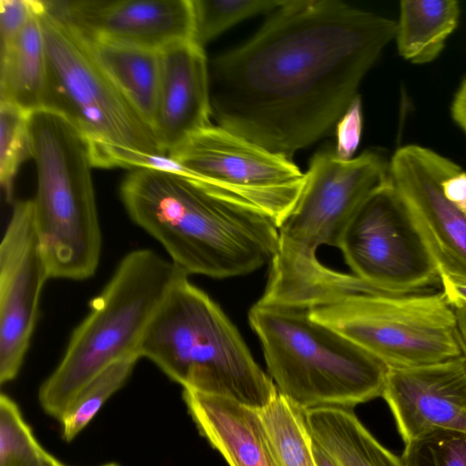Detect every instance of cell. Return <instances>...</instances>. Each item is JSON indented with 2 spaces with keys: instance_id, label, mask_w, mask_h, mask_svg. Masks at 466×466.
<instances>
[{
  "instance_id": "8fae6325",
  "label": "cell",
  "mask_w": 466,
  "mask_h": 466,
  "mask_svg": "<svg viewBox=\"0 0 466 466\" xmlns=\"http://www.w3.org/2000/svg\"><path fill=\"white\" fill-rule=\"evenodd\" d=\"M168 156L198 179L251 202L278 227L298 201L306 173L275 154L219 126L190 136Z\"/></svg>"
},
{
  "instance_id": "e575fe53",
  "label": "cell",
  "mask_w": 466,
  "mask_h": 466,
  "mask_svg": "<svg viewBox=\"0 0 466 466\" xmlns=\"http://www.w3.org/2000/svg\"><path fill=\"white\" fill-rule=\"evenodd\" d=\"M102 466H120V465L114 463V462H110V463L104 464Z\"/></svg>"
},
{
  "instance_id": "2e32d148",
  "label": "cell",
  "mask_w": 466,
  "mask_h": 466,
  "mask_svg": "<svg viewBox=\"0 0 466 466\" xmlns=\"http://www.w3.org/2000/svg\"><path fill=\"white\" fill-rule=\"evenodd\" d=\"M159 85L153 130L168 155L190 136L211 126L208 62L192 40L158 51Z\"/></svg>"
},
{
  "instance_id": "5b68a950",
  "label": "cell",
  "mask_w": 466,
  "mask_h": 466,
  "mask_svg": "<svg viewBox=\"0 0 466 466\" xmlns=\"http://www.w3.org/2000/svg\"><path fill=\"white\" fill-rule=\"evenodd\" d=\"M309 311L258 301L249 309L278 392L306 410L350 409L381 396L389 367Z\"/></svg>"
},
{
  "instance_id": "4dcf8cb0",
  "label": "cell",
  "mask_w": 466,
  "mask_h": 466,
  "mask_svg": "<svg viewBox=\"0 0 466 466\" xmlns=\"http://www.w3.org/2000/svg\"><path fill=\"white\" fill-rule=\"evenodd\" d=\"M451 113L453 121L466 134V77L461 82L453 97Z\"/></svg>"
},
{
  "instance_id": "7a4b0ae2",
  "label": "cell",
  "mask_w": 466,
  "mask_h": 466,
  "mask_svg": "<svg viewBox=\"0 0 466 466\" xmlns=\"http://www.w3.org/2000/svg\"><path fill=\"white\" fill-rule=\"evenodd\" d=\"M132 221L165 248L186 274L227 279L269 264L279 228L259 208L194 177L135 168L120 185Z\"/></svg>"
},
{
  "instance_id": "6da1fadb",
  "label": "cell",
  "mask_w": 466,
  "mask_h": 466,
  "mask_svg": "<svg viewBox=\"0 0 466 466\" xmlns=\"http://www.w3.org/2000/svg\"><path fill=\"white\" fill-rule=\"evenodd\" d=\"M395 33L396 21L339 0H285L208 63L211 116L292 160L339 122Z\"/></svg>"
},
{
  "instance_id": "f1b7e54d",
  "label": "cell",
  "mask_w": 466,
  "mask_h": 466,
  "mask_svg": "<svg viewBox=\"0 0 466 466\" xmlns=\"http://www.w3.org/2000/svg\"><path fill=\"white\" fill-rule=\"evenodd\" d=\"M361 126V106L357 96L337 123V145L334 152L339 157L352 158L360 142Z\"/></svg>"
},
{
  "instance_id": "1f68e13d",
  "label": "cell",
  "mask_w": 466,
  "mask_h": 466,
  "mask_svg": "<svg viewBox=\"0 0 466 466\" xmlns=\"http://www.w3.org/2000/svg\"><path fill=\"white\" fill-rule=\"evenodd\" d=\"M457 319V330L461 342L466 350V306L461 305L454 308Z\"/></svg>"
},
{
  "instance_id": "4316f807",
  "label": "cell",
  "mask_w": 466,
  "mask_h": 466,
  "mask_svg": "<svg viewBox=\"0 0 466 466\" xmlns=\"http://www.w3.org/2000/svg\"><path fill=\"white\" fill-rule=\"evenodd\" d=\"M404 466H466V432L437 429L405 443Z\"/></svg>"
},
{
  "instance_id": "44dd1931",
  "label": "cell",
  "mask_w": 466,
  "mask_h": 466,
  "mask_svg": "<svg viewBox=\"0 0 466 466\" xmlns=\"http://www.w3.org/2000/svg\"><path fill=\"white\" fill-rule=\"evenodd\" d=\"M460 14L456 0L400 1L394 37L400 56L413 64L433 61L456 29Z\"/></svg>"
},
{
  "instance_id": "30bf717a",
  "label": "cell",
  "mask_w": 466,
  "mask_h": 466,
  "mask_svg": "<svg viewBox=\"0 0 466 466\" xmlns=\"http://www.w3.org/2000/svg\"><path fill=\"white\" fill-rule=\"evenodd\" d=\"M338 248L352 275L384 293H420L440 281L437 263L390 181L358 208Z\"/></svg>"
},
{
  "instance_id": "9c48e42d",
  "label": "cell",
  "mask_w": 466,
  "mask_h": 466,
  "mask_svg": "<svg viewBox=\"0 0 466 466\" xmlns=\"http://www.w3.org/2000/svg\"><path fill=\"white\" fill-rule=\"evenodd\" d=\"M309 312L389 368L424 366L462 355L455 311L443 292L351 294Z\"/></svg>"
},
{
  "instance_id": "5bb4252c",
  "label": "cell",
  "mask_w": 466,
  "mask_h": 466,
  "mask_svg": "<svg viewBox=\"0 0 466 466\" xmlns=\"http://www.w3.org/2000/svg\"><path fill=\"white\" fill-rule=\"evenodd\" d=\"M48 12L85 37L153 51L192 40V0L44 1Z\"/></svg>"
},
{
  "instance_id": "8992f818",
  "label": "cell",
  "mask_w": 466,
  "mask_h": 466,
  "mask_svg": "<svg viewBox=\"0 0 466 466\" xmlns=\"http://www.w3.org/2000/svg\"><path fill=\"white\" fill-rule=\"evenodd\" d=\"M183 275L187 274L148 248L130 251L119 261L72 332L59 364L39 389L38 400L46 414L59 420L96 374L124 358H139L137 350L148 325Z\"/></svg>"
},
{
  "instance_id": "ffe728a7",
  "label": "cell",
  "mask_w": 466,
  "mask_h": 466,
  "mask_svg": "<svg viewBox=\"0 0 466 466\" xmlns=\"http://www.w3.org/2000/svg\"><path fill=\"white\" fill-rule=\"evenodd\" d=\"M43 8L31 17L19 35L0 51V100L30 113L42 108L46 80V51L39 19Z\"/></svg>"
},
{
  "instance_id": "52a82bcc",
  "label": "cell",
  "mask_w": 466,
  "mask_h": 466,
  "mask_svg": "<svg viewBox=\"0 0 466 466\" xmlns=\"http://www.w3.org/2000/svg\"><path fill=\"white\" fill-rule=\"evenodd\" d=\"M29 129L37 177L35 223L49 276L87 279L102 249L88 144L68 119L45 107L31 112Z\"/></svg>"
},
{
  "instance_id": "277c9868",
  "label": "cell",
  "mask_w": 466,
  "mask_h": 466,
  "mask_svg": "<svg viewBox=\"0 0 466 466\" xmlns=\"http://www.w3.org/2000/svg\"><path fill=\"white\" fill-rule=\"evenodd\" d=\"M183 275L169 289L139 344L183 389L234 399L261 410L278 395L240 333L205 291Z\"/></svg>"
},
{
  "instance_id": "7c38bea8",
  "label": "cell",
  "mask_w": 466,
  "mask_h": 466,
  "mask_svg": "<svg viewBox=\"0 0 466 466\" xmlns=\"http://www.w3.org/2000/svg\"><path fill=\"white\" fill-rule=\"evenodd\" d=\"M419 145L398 148L390 177L424 238L439 272L466 278V171Z\"/></svg>"
},
{
  "instance_id": "9a60e30c",
  "label": "cell",
  "mask_w": 466,
  "mask_h": 466,
  "mask_svg": "<svg viewBox=\"0 0 466 466\" xmlns=\"http://www.w3.org/2000/svg\"><path fill=\"white\" fill-rule=\"evenodd\" d=\"M381 397L407 443L437 429L466 432V365L459 358L389 368Z\"/></svg>"
},
{
  "instance_id": "7402d4cb",
  "label": "cell",
  "mask_w": 466,
  "mask_h": 466,
  "mask_svg": "<svg viewBox=\"0 0 466 466\" xmlns=\"http://www.w3.org/2000/svg\"><path fill=\"white\" fill-rule=\"evenodd\" d=\"M258 412L279 466H318L306 410L278 393Z\"/></svg>"
},
{
  "instance_id": "4fadbf2b",
  "label": "cell",
  "mask_w": 466,
  "mask_h": 466,
  "mask_svg": "<svg viewBox=\"0 0 466 466\" xmlns=\"http://www.w3.org/2000/svg\"><path fill=\"white\" fill-rule=\"evenodd\" d=\"M49 272L35 223L34 200L15 203L0 245V382L15 379L29 348Z\"/></svg>"
},
{
  "instance_id": "d6986e66",
  "label": "cell",
  "mask_w": 466,
  "mask_h": 466,
  "mask_svg": "<svg viewBox=\"0 0 466 466\" xmlns=\"http://www.w3.org/2000/svg\"><path fill=\"white\" fill-rule=\"evenodd\" d=\"M81 36L96 62L153 129L159 85L158 51Z\"/></svg>"
},
{
  "instance_id": "cb8c5ba5",
  "label": "cell",
  "mask_w": 466,
  "mask_h": 466,
  "mask_svg": "<svg viewBox=\"0 0 466 466\" xmlns=\"http://www.w3.org/2000/svg\"><path fill=\"white\" fill-rule=\"evenodd\" d=\"M0 466H66L46 451L17 404L0 395Z\"/></svg>"
},
{
  "instance_id": "484cf974",
  "label": "cell",
  "mask_w": 466,
  "mask_h": 466,
  "mask_svg": "<svg viewBox=\"0 0 466 466\" xmlns=\"http://www.w3.org/2000/svg\"><path fill=\"white\" fill-rule=\"evenodd\" d=\"M30 112L0 100V182L8 201L21 164L32 157Z\"/></svg>"
},
{
  "instance_id": "f546056e",
  "label": "cell",
  "mask_w": 466,
  "mask_h": 466,
  "mask_svg": "<svg viewBox=\"0 0 466 466\" xmlns=\"http://www.w3.org/2000/svg\"><path fill=\"white\" fill-rule=\"evenodd\" d=\"M439 275L443 289L442 292L448 302L452 307L466 306V278L445 271H440Z\"/></svg>"
},
{
  "instance_id": "603a6c76",
  "label": "cell",
  "mask_w": 466,
  "mask_h": 466,
  "mask_svg": "<svg viewBox=\"0 0 466 466\" xmlns=\"http://www.w3.org/2000/svg\"><path fill=\"white\" fill-rule=\"evenodd\" d=\"M138 360L131 356L112 363L79 390L59 419L66 441H73L90 423L105 402L125 384Z\"/></svg>"
},
{
  "instance_id": "83f0119b",
  "label": "cell",
  "mask_w": 466,
  "mask_h": 466,
  "mask_svg": "<svg viewBox=\"0 0 466 466\" xmlns=\"http://www.w3.org/2000/svg\"><path fill=\"white\" fill-rule=\"evenodd\" d=\"M43 6L44 2L40 0H0V51L19 35Z\"/></svg>"
},
{
  "instance_id": "ac0fdd59",
  "label": "cell",
  "mask_w": 466,
  "mask_h": 466,
  "mask_svg": "<svg viewBox=\"0 0 466 466\" xmlns=\"http://www.w3.org/2000/svg\"><path fill=\"white\" fill-rule=\"evenodd\" d=\"M313 441L339 466H404L347 408L321 407L306 410Z\"/></svg>"
},
{
  "instance_id": "ba28073f",
  "label": "cell",
  "mask_w": 466,
  "mask_h": 466,
  "mask_svg": "<svg viewBox=\"0 0 466 466\" xmlns=\"http://www.w3.org/2000/svg\"><path fill=\"white\" fill-rule=\"evenodd\" d=\"M47 60L42 107L68 119L91 157L106 147L167 155L153 129L96 62L83 37L44 8L39 13Z\"/></svg>"
},
{
  "instance_id": "3957f363",
  "label": "cell",
  "mask_w": 466,
  "mask_h": 466,
  "mask_svg": "<svg viewBox=\"0 0 466 466\" xmlns=\"http://www.w3.org/2000/svg\"><path fill=\"white\" fill-rule=\"evenodd\" d=\"M390 181V161L379 153L365 151L350 159L334 150L314 155L298 201L278 227V248L258 301L311 309L365 292L364 282L324 266L317 252L325 245L339 248L358 208Z\"/></svg>"
},
{
  "instance_id": "836d02e7",
  "label": "cell",
  "mask_w": 466,
  "mask_h": 466,
  "mask_svg": "<svg viewBox=\"0 0 466 466\" xmlns=\"http://www.w3.org/2000/svg\"><path fill=\"white\" fill-rule=\"evenodd\" d=\"M458 339H459V336H458ZM459 341H460V344H461V350H462V356H463V359H464V361H465V365H466V350L463 347V345L461 344L460 339H459Z\"/></svg>"
},
{
  "instance_id": "e0dca14e",
  "label": "cell",
  "mask_w": 466,
  "mask_h": 466,
  "mask_svg": "<svg viewBox=\"0 0 466 466\" xmlns=\"http://www.w3.org/2000/svg\"><path fill=\"white\" fill-rule=\"evenodd\" d=\"M198 432L229 466H279L258 410L234 399L183 389Z\"/></svg>"
},
{
  "instance_id": "d6a6232c",
  "label": "cell",
  "mask_w": 466,
  "mask_h": 466,
  "mask_svg": "<svg viewBox=\"0 0 466 466\" xmlns=\"http://www.w3.org/2000/svg\"><path fill=\"white\" fill-rule=\"evenodd\" d=\"M313 453L318 466H339L315 441L313 443Z\"/></svg>"
},
{
  "instance_id": "d4e9b609",
  "label": "cell",
  "mask_w": 466,
  "mask_h": 466,
  "mask_svg": "<svg viewBox=\"0 0 466 466\" xmlns=\"http://www.w3.org/2000/svg\"><path fill=\"white\" fill-rule=\"evenodd\" d=\"M284 1L192 0V41L203 47L234 25L259 13L278 9Z\"/></svg>"
}]
</instances>
